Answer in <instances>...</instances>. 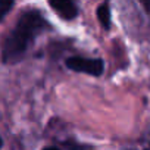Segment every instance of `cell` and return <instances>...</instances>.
Returning a JSON list of instances; mask_svg holds the SVG:
<instances>
[{"label": "cell", "instance_id": "6da1fadb", "mask_svg": "<svg viewBox=\"0 0 150 150\" xmlns=\"http://www.w3.org/2000/svg\"><path fill=\"white\" fill-rule=\"evenodd\" d=\"M49 28V22L40 11H28L21 15L15 28L3 41L2 60L6 65L16 63L24 59L25 53L35 41L37 35Z\"/></svg>", "mask_w": 150, "mask_h": 150}, {"label": "cell", "instance_id": "7a4b0ae2", "mask_svg": "<svg viewBox=\"0 0 150 150\" xmlns=\"http://www.w3.org/2000/svg\"><path fill=\"white\" fill-rule=\"evenodd\" d=\"M65 65L68 69L80 72V74H87L91 77H100L105 71V63L99 57H83V56H72L65 60Z\"/></svg>", "mask_w": 150, "mask_h": 150}, {"label": "cell", "instance_id": "3957f363", "mask_svg": "<svg viewBox=\"0 0 150 150\" xmlns=\"http://www.w3.org/2000/svg\"><path fill=\"white\" fill-rule=\"evenodd\" d=\"M49 5L65 21H71L78 16V6L71 0H50Z\"/></svg>", "mask_w": 150, "mask_h": 150}, {"label": "cell", "instance_id": "277c9868", "mask_svg": "<svg viewBox=\"0 0 150 150\" xmlns=\"http://www.w3.org/2000/svg\"><path fill=\"white\" fill-rule=\"evenodd\" d=\"M96 13H97V19H99V22L102 24V27H103L105 30H109V28H110V24H112V18H110V5L106 3V2L102 3V5L97 8Z\"/></svg>", "mask_w": 150, "mask_h": 150}, {"label": "cell", "instance_id": "5b68a950", "mask_svg": "<svg viewBox=\"0 0 150 150\" xmlns=\"http://www.w3.org/2000/svg\"><path fill=\"white\" fill-rule=\"evenodd\" d=\"M129 150H150V128L143 132V135L140 137L137 146L129 149Z\"/></svg>", "mask_w": 150, "mask_h": 150}, {"label": "cell", "instance_id": "8992f818", "mask_svg": "<svg viewBox=\"0 0 150 150\" xmlns=\"http://www.w3.org/2000/svg\"><path fill=\"white\" fill-rule=\"evenodd\" d=\"M62 144L65 146L66 150H94L93 147H90L87 144L77 143L75 140H65V141H62Z\"/></svg>", "mask_w": 150, "mask_h": 150}, {"label": "cell", "instance_id": "52a82bcc", "mask_svg": "<svg viewBox=\"0 0 150 150\" xmlns=\"http://www.w3.org/2000/svg\"><path fill=\"white\" fill-rule=\"evenodd\" d=\"M12 6H13V2H8V0H5V2L0 3V18L3 19L8 15V12L12 9Z\"/></svg>", "mask_w": 150, "mask_h": 150}, {"label": "cell", "instance_id": "ba28073f", "mask_svg": "<svg viewBox=\"0 0 150 150\" xmlns=\"http://www.w3.org/2000/svg\"><path fill=\"white\" fill-rule=\"evenodd\" d=\"M43 150H62V149H59L57 146H47V147H44Z\"/></svg>", "mask_w": 150, "mask_h": 150}, {"label": "cell", "instance_id": "9c48e42d", "mask_svg": "<svg viewBox=\"0 0 150 150\" xmlns=\"http://www.w3.org/2000/svg\"><path fill=\"white\" fill-rule=\"evenodd\" d=\"M143 6H144V8L147 9V12L150 13V2H144V3H143Z\"/></svg>", "mask_w": 150, "mask_h": 150}]
</instances>
